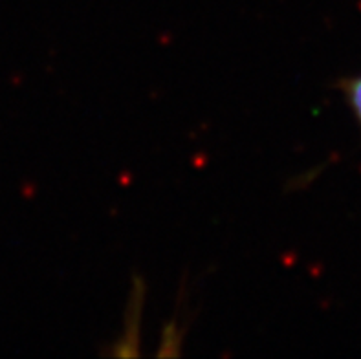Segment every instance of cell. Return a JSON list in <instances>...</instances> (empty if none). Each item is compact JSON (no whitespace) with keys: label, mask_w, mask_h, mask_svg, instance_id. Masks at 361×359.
<instances>
[{"label":"cell","mask_w":361,"mask_h":359,"mask_svg":"<svg viewBox=\"0 0 361 359\" xmlns=\"http://www.w3.org/2000/svg\"><path fill=\"white\" fill-rule=\"evenodd\" d=\"M338 88L343 94L348 109H350L353 116L356 118L357 125L361 127V75L341 79L338 83Z\"/></svg>","instance_id":"1"}]
</instances>
